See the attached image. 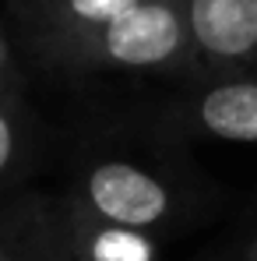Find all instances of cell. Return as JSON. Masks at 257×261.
<instances>
[{
  "label": "cell",
  "instance_id": "1",
  "mask_svg": "<svg viewBox=\"0 0 257 261\" xmlns=\"http://www.w3.org/2000/svg\"><path fill=\"white\" fill-rule=\"evenodd\" d=\"M71 208L102 222L169 237L187 226L208 222L222 208V191L187 159H130L99 155L74 176Z\"/></svg>",
  "mask_w": 257,
  "mask_h": 261
},
{
  "label": "cell",
  "instance_id": "2",
  "mask_svg": "<svg viewBox=\"0 0 257 261\" xmlns=\"http://www.w3.org/2000/svg\"><path fill=\"white\" fill-rule=\"evenodd\" d=\"M46 67L71 74H155L176 85L197 82V57L183 0H145L124 18L78 43L36 53Z\"/></svg>",
  "mask_w": 257,
  "mask_h": 261
},
{
  "label": "cell",
  "instance_id": "3",
  "mask_svg": "<svg viewBox=\"0 0 257 261\" xmlns=\"http://www.w3.org/2000/svg\"><path fill=\"white\" fill-rule=\"evenodd\" d=\"M166 127L183 138L257 148V74L197 78L180 85L166 110Z\"/></svg>",
  "mask_w": 257,
  "mask_h": 261
},
{
  "label": "cell",
  "instance_id": "4",
  "mask_svg": "<svg viewBox=\"0 0 257 261\" xmlns=\"http://www.w3.org/2000/svg\"><path fill=\"white\" fill-rule=\"evenodd\" d=\"M197 78L257 74V0H183Z\"/></svg>",
  "mask_w": 257,
  "mask_h": 261
},
{
  "label": "cell",
  "instance_id": "5",
  "mask_svg": "<svg viewBox=\"0 0 257 261\" xmlns=\"http://www.w3.org/2000/svg\"><path fill=\"white\" fill-rule=\"evenodd\" d=\"M145 0H18L14 11L28 29L32 49L43 53L49 46L78 43L109 21L124 18Z\"/></svg>",
  "mask_w": 257,
  "mask_h": 261
},
{
  "label": "cell",
  "instance_id": "6",
  "mask_svg": "<svg viewBox=\"0 0 257 261\" xmlns=\"http://www.w3.org/2000/svg\"><path fill=\"white\" fill-rule=\"evenodd\" d=\"M56 247L64 261H162V237L102 222L71 205L64 208Z\"/></svg>",
  "mask_w": 257,
  "mask_h": 261
},
{
  "label": "cell",
  "instance_id": "7",
  "mask_svg": "<svg viewBox=\"0 0 257 261\" xmlns=\"http://www.w3.org/2000/svg\"><path fill=\"white\" fill-rule=\"evenodd\" d=\"M25 110L21 88H0V187L21 170L25 159Z\"/></svg>",
  "mask_w": 257,
  "mask_h": 261
},
{
  "label": "cell",
  "instance_id": "8",
  "mask_svg": "<svg viewBox=\"0 0 257 261\" xmlns=\"http://www.w3.org/2000/svg\"><path fill=\"white\" fill-rule=\"evenodd\" d=\"M212 261H257V208H250L236 222L225 247L218 254H212Z\"/></svg>",
  "mask_w": 257,
  "mask_h": 261
},
{
  "label": "cell",
  "instance_id": "9",
  "mask_svg": "<svg viewBox=\"0 0 257 261\" xmlns=\"http://www.w3.org/2000/svg\"><path fill=\"white\" fill-rule=\"evenodd\" d=\"M0 88H21V74L14 67V57H11V46L0 32Z\"/></svg>",
  "mask_w": 257,
  "mask_h": 261
},
{
  "label": "cell",
  "instance_id": "10",
  "mask_svg": "<svg viewBox=\"0 0 257 261\" xmlns=\"http://www.w3.org/2000/svg\"><path fill=\"white\" fill-rule=\"evenodd\" d=\"M0 261H43V258H36V251H28L21 244H4L0 240Z\"/></svg>",
  "mask_w": 257,
  "mask_h": 261
},
{
  "label": "cell",
  "instance_id": "11",
  "mask_svg": "<svg viewBox=\"0 0 257 261\" xmlns=\"http://www.w3.org/2000/svg\"><path fill=\"white\" fill-rule=\"evenodd\" d=\"M208 261H212V258H208Z\"/></svg>",
  "mask_w": 257,
  "mask_h": 261
}]
</instances>
